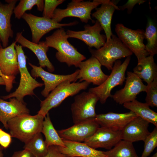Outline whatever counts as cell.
<instances>
[{"mask_svg":"<svg viewBox=\"0 0 157 157\" xmlns=\"http://www.w3.org/2000/svg\"><path fill=\"white\" fill-rule=\"evenodd\" d=\"M104 1V0H93L92 1L72 0L68 3L66 8H56L52 19L59 23L64 18L74 17L79 18L82 22L87 23L90 20L92 23H95L91 16V11Z\"/></svg>","mask_w":157,"mask_h":157,"instance_id":"obj_7","label":"cell"},{"mask_svg":"<svg viewBox=\"0 0 157 157\" xmlns=\"http://www.w3.org/2000/svg\"><path fill=\"white\" fill-rule=\"evenodd\" d=\"M137 117L131 111L124 113L110 112L97 115L94 119L101 127L114 131H121L129 122Z\"/></svg>","mask_w":157,"mask_h":157,"instance_id":"obj_17","label":"cell"},{"mask_svg":"<svg viewBox=\"0 0 157 157\" xmlns=\"http://www.w3.org/2000/svg\"><path fill=\"white\" fill-rule=\"evenodd\" d=\"M115 31L117 37L135 55L138 63L149 56L143 43L145 39L144 30H133L125 27L122 24H118L116 25Z\"/></svg>","mask_w":157,"mask_h":157,"instance_id":"obj_8","label":"cell"},{"mask_svg":"<svg viewBox=\"0 0 157 157\" xmlns=\"http://www.w3.org/2000/svg\"><path fill=\"white\" fill-rule=\"evenodd\" d=\"M144 141V149L141 157H148L157 146V127L150 133Z\"/></svg>","mask_w":157,"mask_h":157,"instance_id":"obj_32","label":"cell"},{"mask_svg":"<svg viewBox=\"0 0 157 157\" xmlns=\"http://www.w3.org/2000/svg\"><path fill=\"white\" fill-rule=\"evenodd\" d=\"M99 127L94 118L74 124L57 132L63 140L81 142L92 135Z\"/></svg>","mask_w":157,"mask_h":157,"instance_id":"obj_13","label":"cell"},{"mask_svg":"<svg viewBox=\"0 0 157 157\" xmlns=\"http://www.w3.org/2000/svg\"><path fill=\"white\" fill-rule=\"evenodd\" d=\"M63 140V139H62ZM65 147L57 146L62 154L70 157H107L103 151L93 148L85 143L63 140Z\"/></svg>","mask_w":157,"mask_h":157,"instance_id":"obj_24","label":"cell"},{"mask_svg":"<svg viewBox=\"0 0 157 157\" xmlns=\"http://www.w3.org/2000/svg\"><path fill=\"white\" fill-rule=\"evenodd\" d=\"M3 154L2 152V150H0V157H3Z\"/></svg>","mask_w":157,"mask_h":157,"instance_id":"obj_41","label":"cell"},{"mask_svg":"<svg viewBox=\"0 0 157 157\" xmlns=\"http://www.w3.org/2000/svg\"><path fill=\"white\" fill-rule=\"evenodd\" d=\"M29 113L30 110L24 101L15 98L9 99V101L0 98V121L6 129H8L7 123L9 120L21 115Z\"/></svg>","mask_w":157,"mask_h":157,"instance_id":"obj_22","label":"cell"},{"mask_svg":"<svg viewBox=\"0 0 157 157\" xmlns=\"http://www.w3.org/2000/svg\"><path fill=\"white\" fill-rule=\"evenodd\" d=\"M124 88L117 91L111 97L117 103H124L135 99L137 96L142 92H146L147 85L133 72H127Z\"/></svg>","mask_w":157,"mask_h":157,"instance_id":"obj_12","label":"cell"},{"mask_svg":"<svg viewBox=\"0 0 157 157\" xmlns=\"http://www.w3.org/2000/svg\"><path fill=\"white\" fill-rule=\"evenodd\" d=\"M98 101L96 95L89 91L76 95L71 108L74 124L95 118L97 115L95 107Z\"/></svg>","mask_w":157,"mask_h":157,"instance_id":"obj_9","label":"cell"},{"mask_svg":"<svg viewBox=\"0 0 157 157\" xmlns=\"http://www.w3.org/2000/svg\"><path fill=\"white\" fill-rule=\"evenodd\" d=\"M44 157H70L61 153L57 146L52 145L49 147L48 152Z\"/></svg>","mask_w":157,"mask_h":157,"instance_id":"obj_37","label":"cell"},{"mask_svg":"<svg viewBox=\"0 0 157 157\" xmlns=\"http://www.w3.org/2000/svg\"><path fill=\"white\" fill-rule=\"evenodd\" d=\"M89 50L92 56L109 70L112 69L116 61L131 56L133 53L117 37L113 34L110 38L100 48L94 49L89 48Z\"/></svg>","mask_w":157,"mask_h":157,"instance_id":"obj_4","label":"cell"},{"mask_svg":"<svg viewBox=\"0 0 157 157\" xmlns=\"http://www.w3.org/2000/svg\"><path fill=\"white\" fill-rule=\"evenodd\" d=\"M41 133L44 135L45 141L48 147L52 145L65 147L62 139L53 126L49 113L44 117Z\"/></svg>","mask_w":157,"mask_h":157,"instance_id":"obj_27","label":"cell"},{"mask_svg":"<svg viewBox=\"0 0 157 157\" xmlns=\"http://www.w3.org/2000/svg\"><path fill=\"white\" fill-rule=\"evenodd\" d=\"M149 123L137 117L129 122L121 131L122 139L133 143L144 141L150 133L148 130Z\"/></svg>","mask_w":157,"mask_h":157,"instance_id":"obj_20","label":"cell"},{"mask_svg":"<svg viewBox=\"0 0 157 157\" xmlns=\"http://www.w3.org/2000/svg\"><path fill=\"white\" fill-rule=\"evenodd\" d=\"M83 31H75L68 30L66 32L69 38H74L83 42L89 48L94 47L98 49L104 45L106 38L101 34L103 29L97 20L95 24L91 26L89 24L84 26Z\"/></svg>","mask_w":157,"mask_h":157,"instance_id":"obj_14","label":"cell"},{"mask_svg":"<svg viewBox=\"0 0 157 157\" xmlns=\"http://www.w3.org/2000/svg\"><path fill=\"white\" fill-rule=\"evenodd\" d=\"M68 38L66 32L62 28L47 37L45 42L49 47L57 51L55 56L59 61L65 63L69 67L74 65L78 67L80 63L86 58L69 43Z\"/></svg>","mask_w":157,"mask_h":157,"instance_id":"obj_1","label":"cell"},{"mask_svg":"<svg viewBox=\"0 0 157 157\" xmlns=\"http://www.w3.org/2000/svg\"><path fill=\"white\" fill-rule=\"evenodd\" d=\"M133 72L147 84L157 78V67L154 56L149 55L139 62L133 69Z\"/></svg>","mask_w":157,"mask_h":157,"instance_id":"obj_25","label":"cell"},{"mask_svg":"<svg viewBox=\"0 0 157 157\" xmlns=\"http://www.w3.org/2000/svg\"><path fill=\"white\" fill-rule=\"evenodd\" d=\"M17 0H5L6 3L0 2V42L3 48L7 47L9 39L13 37L11 18Z\"/></svg>","mask_w":157,"mask_h":157,"instance_id":"obj_18","label":"cell"},{"mask_svg":"<svg viewBox=\"0 0 157 157\" xmlns=\"http://www.w3.org/2000/svg\"><path fill=\"white\" fill-rule=\"evenodd\" d=\"M146 103L149 106L157 107V78L147 85Z\"/></svg>","mask_w":157,"mask_h":157,"instance_id":"obj_33","label":"cell"},{"mask_svg":"<svg viewBox=\"0 0 157 157\" xmlns=\"http://www.w3.org/2000/svg\"><path fill=\"white\" fill-rule=\"evenodd\" d=\"M151 157H157V153L156 152Z\"/></svg>","mask_w":157,"mask_h":157,"instance_id":"obj_42","label":"cell"},{"mask_svg":"<svg viewBox=\"0 0 157 157\" xmlns=\"http://www.w3.org/2000/svg\"><path fill=\"white\" fill-rule=\"evenodd\" d=\"M130 60L131 56H129L122 63L119 60L116 61L107 79L100 85L89 89L88 91L96 95L101 104H104L108 98L111 97L113 88L122 85L126 79L125 72Z\"/></svg>","mask_w":157,"mask_h":157,"instance_id":"obj_6","label":"cell"},{"mask_svg":"<svg viewBox=\"0 0 157 157\" xmlns=\"http://www.w3.org/2000/svg\"><path fill=\"white\" fill-rule=\"evenodd\" d=\"M107 157H139L133 142L121 140L114 147L106 151H103Z\"/></svg>","mask_w":157,"mask_h":157,"instance_id":"obj_28","label":"cell"},{"mask_svg":"<svg viewBox=\"0 0 157 157\" xmlns=\"http://www.w3.org/2000/svg\"><path fill=\"white\" fill-rule=\"evenodd\" d=\"M0 85H5V82L3 78L0 76Z\"/></svg>","mask_w":157,"mask_h":157,"instance_id":"obj_40","label":"cell"},{"mask_svg":"<svg viewBox=\"0 0 157 157\" xmlns=\"http://www.w3.org/2000/svg\"><path fill=\"white\" fill-rule=\"evenodd\" d=\"M1 46L0 43V47ZM0 76L4 79L5 82L6 90L10 92L13 88V85L15 82V76H8L4 75L0 70Z\"/></svg>","mask_w":157,"mask_h":157,"instance_id":"obj_38","label":"cell"},{"mask_svg":"<svg viewBox=\"0 0 157 157\" xmlns=\"http://www.w3.org/2000/svg\"><path fill=\"white\" fill-rule=\"evenodd\" d=\"M25 144L24 149L30 151L36 157H44L48 152L49 147L44 140L41 133L36 134Z\"/></svg>","mask_w":157,"mask_h":157,"instance_id":"obj_29","label":"cell"},{"mask_svg":"<svg viewBox=\"0 0 157 157\" xmlns=\"http://www.w3.org/2000/svg\"><path fill=\"white\" fill-rule=\"evenodd\" d=\"M12 136L0 128V146L3 148L6 149L12 142Z\"/></svg>","mask_w":157,"mask_h":157,"instance_id":"obj_35","label":"cell"},{"mask_svg":"<svg viewBox=\"0 0 157 157\" xmlns=\"http://www.w3.org/2000/svg\"><path fill=\"white\" fill-rule=\"evenodd\" d=\"M65 1L64 0H44L43 17L47 18L52 19L56 7Z\"/></svg>","mask_w":157,"mask_h":157,"instance_id":"obj_34","label":"cell"},{"mask_svg":"<svg viewBox=\"0 0 157 157\" xmlns=\"http://www.w3.org/2000/svg\"><path fill=\"white\" fill-rule=\"evenodd\" d=\"M90 84L86 81L72 83L66 80L63 81L49 93L44 100L41 101L40 108L38 114L45 117L52 108L59 106L67 97L86 89Z\"/></svg>","mask_w":157,"mask_h":157,"instance_id":"obj_3","label":"cell"},{"mask_svg":"<svg viewBox=\"0 0 157 157\" xmlns=\"http://www.w3.org/2000/svg\"><path fill=\"white\" fill-rule=\"evenodd\" d=\"M101 66L98 60L92 56L81 62L78 67L77 80L79 79V82L86 81L98 86L100 85L108 76L103 72Z\"/></svg>","mask_w":157,"mask_h":157,"instance_id":"obj_15","label":"cell"},{"mask_svg":"<svg viewBox=\"0 0 157 157\" xmlns=\"http://www.w3.org/2000/svg\"><path fill=\"white\" fill-rule=\"evenodd\" d=\"M3 149V148L1 146H0V150H2Z\"/></svg>","mask_w":157,"mask_h":157,"instance_id":"obj_43","label":"cell"},{"mask_svg":"<svg viewBox=\"0 0 157 157\" xmlns=\"http://www.w3.org/2000/svg\"><path fill=\"white\" fill-rule=\"evenodd\" d=\"M15 41L20 44L22 47H26L33 52L38 58L40 66L42 68L47 67L50 72L54 71V67L47 54L49 47L45 41H40L37 44L34 43L24 37L22 32L17 33Z\"/></svg>","mask_w":157,"mask_h":157,"instance_id":"obj_19","label":"cell"},{"mask_svg":"<svg viewBox=\"0 0 157 157\" xmlns=\"http://www.w3.org/2000/svg\"><path fill=\"white\" fill-rule=\"evenodd\" d=\"M28 64L32 68L31 72V76L35 78L40 77L43 81L44 88L41 94L45 97L63 81L69 80L72 82H75L77 80V77L79 73V69L70 74L59 75L47 72L40 66H35L30 63Z\"/></svg>","mask_w":157,"mask_h":157,"instance_id":"obj_11","label":"cell"},{"mask_svg":"<svg viewBox=\"0 0 157 157\" xmlns=\"http://www.w3.org/2000/svg\"><path fill=\"white\" fill-rule=\"evenodd\" d=\"M119 1L104 0L101 6L96 8V11L92 14V17L96 18L99 23L104 30L108 41L113 34L111 24L113 14L116 10H119L117 5Z\"/></svg>","mask_w":157,"mask_h":157,"instance_id":"obj_23","label":"cell"},{"mask_svg":"<svg viewBox=\"0 0 157 157\" xmlns=\"http://www.w3.org/2000/svg\"><path fill=\"white\" fill-rule=\"evenodd\" d=\"M16 43L15 41L6 47H0V70L6 76H15L19 73L15 47Z\"/></svg>","mask_w":157,"mask_h":157,"instance_id":"obj_21","label":"cell"},{"mask_svg":"<svg viewBox=\"0 0 157 157\" xmlns=\"http://www.w3.org/2000/svg\"><path fill=\"white\" fill-rule=\"evenodd\" d=\"M145 38L147 41L145 48L149 55L157 53V30L152 21L149 19L144 31Z\"/></svg>","mask_w":157,"mask_h":157,"instance_id":"obj_30","label":"cell"},{"mask_svg":"<svg viewBox=\"0 0 157 157\" xmlns=\"http://www.w3.org/2000/svg\"><path fill=\"white\" fill-rule=\"evenodd\" d=\"M35 5L37 6L38 10L43 11L44 6V0H20L18 5L15 7L13 10L15 17L18 19H21L26 11L30 10Z\"/></svg>","mask_w":157,"mask_h":157,"instance_id":"obj_31","label":"cell"},{"mask_svg":"<svg viewBox=\"0 0 157 157\" xmlns=\"http://www.w3.org/2000/svg\"><path fill=\"white\" fill-rule=\"evenodd\" d=\"M17 55L19 72L20 78L19 85L15 91L2 97L3 99L15 98L23 101L24 97L26 95H35L34 90L44 85V84L38 82L29 72L26 66V57L25 55L22 47L19 44L15 45Z\"/></svg>","mask_w":157,"mask_h":157,"instance_id":"obj_5","label":"cell"},{"mask_svg":"<svg viewBox=\"0 0 157 157\" xmlns=\"http://www.w3.org/2000/svg\"><path fill=\"white\" fill-rule=\"evenodd\" d=\"M123 106L134 113L137 116L157 127V113L151 109L146 103H142L135 99L124 103Z\"/></svg>","mask_w":157,"mask_h":157,"instance_id":"obj_26","label":"cell"},{"mask_svg":"<svg viewBox=\"0 0 157 157\" xmlns=\"http://www.w3.org/2000/svg\"><path fill=\"white\" fill-rule=\"evenodd\" d=\"M29 26L32 33V42L38 43L42 38L51 31L77 24L78 22L75 21L68 23H57L52 19L35 16L31 13H25L22 17Z\"/></svg>","mask_w":157,"mask_h":157,"instance_id":"obj_10","label":"cell"},{"mask_svg":"<svg viewBox=\"0 0 157 157\" xmlns=\"http://www.w3.org/2000/svg\"><path fill=\"white\" fill-rule=\"evenodd\" d=\"M11 157H36L30 151L23 150L15 151Z\"/></svg>","mask_w":157,"mask_h":157,"instance_id":"obj_39","label":"cell"},{"mask_svg":"<svg viewBox=\"0 0 157 157\" xmlns=\"http://www.w3.org/2000/svg\"><path fill=\"white\" fill-rule=\"evenodd\" d=\"M44 117L38 114L21 115L8 121V129L12 137L26 143L36 134L41 133Z\"/></svg>","mask_w":157,"mask_h":157,"instance_id":"obj_2","label":"cell"},{"mask_svg":"<svg viewBox=\"0 0 157 157\" xmlns=\"http://www.w3.org/2000/svg\"><path fill=\"white\" fill-rule=\"evenodd\" d=\"M122 139L121 131H114L108 128L99 127L94 133L84 143L94 149H111Z\"/></svg>","mask_w":157,"mask_h":157,"instance_id":"obj_16","label":"cell"},{"mask_svg":"<svg viewBox=\"0 0 157 157\" xmlns=\"http://www.w3.org/2000/svg\"><path fill=\"white\" fill-rule=\"evenodd\" d=\"M146 1L144 0H129L126 3L122 6L118 7V8L119 10H122L127 9L128 13L129 14L131 13L133 8L136 4H138L140 5Z\"/></svg>","mask_w":157,"mask_h":157,"instance_id":"obj_36","label":"cell"}]
</instances>
